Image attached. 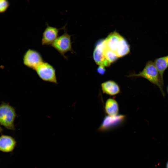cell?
Returning <instances> with one entry per match:
<instances>
[{
	"label": "cell",
	"mask_w": 168,
	"mask_h": 168,
	"mask_svg": "<svg viewBox=\"0 0 168 168\" xmlns=\"http://www.w3.org/2000/svg\"><path fill=\"white\" fill-rule=\"evenodd\" d=\"M166 91H167V94H168V85L167 87Z\"/></svg>",
	"instance_id": "19"
},
{
	"label": "cell",
	"mask_w": 168,
	"mask_h": 168,
	"mask_svg": "<svg viewBox=\"0 0 168 168\" xmlns=\"http://www.w3.org/2000/svg\"><path fill=\"white\" fill-rule=\"evenodd\" d=\"M105 67L102 66H99L97 69V73L101 75H104L106 72V69Z\"/></svg>",
	"instance_id": "17"
},
{
	"label": "cell",
	"mask_w": 168,
	"mask_h": 168,
	"mask_svg": "<svg viewBox=\"0 0 168 168\" xmlns=\"http://www.w3.org/2000/svg\"><path fill=\"white\" fill-rule=\"evenodd\" d=\"M43 61L41 54L34 49H29L23 55L24 64L28 68L34 70Z\"/></svg>",
	"instance_id": "6"
},
{
	"label": "cell",
	"mask_w": 168,
	"mask_h": 168,
	"mask_svg": "<svg viewBox=\"0 0 168 168\" xmlns=\"http://www.w3.org/2000/svg\"><path fill=\"white\" fill-rule=\"evenodd\" d=\"M35 70L39 77L43 81L58 84L56 70L50 63L43 61Z\"/></svg>",
	"instance_id": "4"
},
{
	"label": "cell",
	"mask_w": 168,
	"mask_h": 168,
	"mask_svg": "<svg viewBox=\"0 0 168 168\" xmlns=\"http://www.w3.org/2000/svg\"><path fill=\"white\" fill-rule=\"evenodd\" d=\"M105 110L108 115L115 116L118 114L119 107L118 102L114 99H108L105 102Z\"/></svg>",
	"instance_id": "12"
},
{
	"label": "cell",
	"mask_w": 168,
	"mask_h": 168,
	"mask_svg": "<svg viewBox=\"0 0 168 168\" xmlns=\"http://www.w3.org/2000/svg\"><path fill=\"white\" fill-rule=\"evenodd\" d=\"M16 116L14 108L9 104L2 102L0 105V124L9 130H14Z\"/></svg>",
	"instance_id": "2"
},
{
	"label": "cell",
	"mask_w": 168,
	"mask_h": 168,
	"mask_svg": "<svg viewBox=\"0 0 168 168\" xmlns=\"http://www.w3.org/2000/svg\"><path fill=\"white\" fill-rule=\"evenodd\" d=\"M130 51L129 45L127 40L123 37L115 54L118 58H120L126 55L130 52Z\"/></svg>",
	"instance_id": "14"
},
{
	"label": "cell",
	"mask_w": 168,
	"mask_h": 168,
	"mask_svg": "<svg viewBox=\"0 0 168 168\" xmlns=\"http://www.w3.org/2000/svg\"><path fill=\"white\" fill-rule=\"evenodd\" d=\"M43 33L41 40V44L43 45H51L58 37L59 31L65 28V26L58 28L49 26L48 24Z\"/></svg>",
	"instance_id": "8"
},
{
	"label": "cell",
	"mask_w": 168,
	"mask_h": 168,
	"mask_svg": "<svg viewBox=\"0 0 168 168\" xmlns=\"http://www.w3.org/2000/svg\"><path fill=\"white\" fill-rule=\"evenodd\" d=\"M16 144L15 139L12 137L5 135L0 136V151L10 152L14 149Z\"/></svg>",
	"instance_id": "10"
},
{
	"label": "cell",
	"mask_w": 168,
	"mask_h": 168,
	"mask_svg": "<svg viewBox=\"0 0 168 168\" xmlns=\"http://www.w3.org/2000/svg\"><path fill=\"white\" fill-rule=\"evenodd\" d=\"M104 55L106 60L110 64L119 58L114 52L107 49L106 46L104 49Z\"/></svg>",
	"instance_id": "15"
},
{
	"label": "cell",
	"mask_w": 168,
	"mask_h": 168,
	"mask_svg": "<svg viewBox=\"0 0 168 168\" xmlns=\"http://www.w3.org/2000/svg\"><path fill=\"white\" fill-rule=\"evenodd\" d=\"M154 63L161 79L164 81L163 74L168 68V55L156 58Z\"/></svg>",
	"instance_id": "13"
},
{
	"label": "cell",
	"mask_w": 168,
	"mask_h": 168,
	"mask_svg": "<svg viewBox=\"0 0 168 168\" xmlns=\"http://www.w3.org/2000/svg\"><path fill=\"white\" fill-rule=\"evenodd\" d=\"M63 34L59 36L50 45L62 56L67 58L65 54L68 52L74 53L72 48L71 35L69 34L65 28Z\"/></svg>",
	"instance_id": "3"
},
{
	"label": "cell",
	"mask_w": 168,
	"mask_h": 168,
	"mask_svg": "<svg viewBox=\"0 0 168 168\" xmlns=\"http://www.w3.org/2000/svg\"><path fill=\"white\" fill-rule=\"evenodd\" d=\"M101 87L103 93L110 96L116 95L120 92L119 85L112 80L107 81L102 83Z\"/></svg>",
	"instance_id": "11"
},
{
	"label": "cell",
	"mask_w": 168,
	"mask_h": 168,
	"mask_svg": "<svg viewBox=\"0 0 168 168\" xmlns=\"http://www.w3.org/2000/svg\"><path fill=\"white\" fill-rule=\"evenodd\" d=\"M10 6L8 0H0V13L5 12Z\"/></svg>",
	"instance_id": "16"
},
{
	"label": "cell",
	"mask_w": 168,
	"mask_h": 168,
	"mask_svg": "<svg viewBox=\"0 0 168 168\" xmlns=\"http://www.w3.org/2000/svg\"><path fill=\"white\" fill-rule=\"evenodd\" d=\"M3 130L2 128L0 126V133L2 132Z\"/></svg>",
	"instance_id": "18"
},
{
	"label": "cell",
	"mask_w": 168,
	"mask_h": 168,
	"mask_svg": "<svg viewBox=\"0 0 168 168\" xmlns=\"http://www.w3.org/2000/svg\"><path fill=\"white\" fill-rule=\"evenodd\" d=\"M126 119L124 115L118 114L115 116L107 115L104 118L98 130L105 132L112 130L121 125Z\"/></svg>",
	"instance_id": "5"
},
{
	"label": "cell",
	"mask_w": 168,
	"mask_h": 168,
	"mask_svg": "<svg viewBox=\"0 0 168 168\" xmlns=\"http://www.w3.org/2000/svg\"><path fill=\"white\" fill-rule=\"evenodd\" d=\"M166 166V168H168V161H167V163Z\"/></svg>",
	"instance_id": "20"
},
{
	"label": "cell",
	"mask_w": 168,
	"mask_h": 168,
	"mask_svg": "<svg viewBox=\"0 0 168 168\" xmlns=\"http://www.w3.org/2000/svg\"><path fill=\"white\" fill-rule=\"evenodd\" d=\"M105 45L104 39L97 42L93 50V57L95 63L99 66L108 67L110 64L106 60L104 55V49Z\"/></svg>",
	"instance_id": "7"
},
{
	"label": "cell",
	"mask_w": 168,
	"mask_h": 168,
	"mask_svg": "<svg viewBox=\"0 0 168 168\" xmlns=\"http://www.w3.org/2000/svg\"><path fill=\"white\" fill-rule=\"evenodd\" d=\"M127 77H141L147 79L152 84L157 86L162 96H165L163 90L164 81L161 79L159 72L152 61H148L142 70L138 73L132 74Z\"/></svg>",
	"instance_id": "1"
},
{
	"label": "cell",
	"mask_w": 168,
	"mask_h": 168,
	"mask_svg": "<svg viewBox=\"0 0 168 168\" xmlns=\"http://www.w3.org/2000/svg\"><path fill=\"white\" fill-rule=\"evenodd\" d=\"M123 37L116 31L110 33L104 40L106 47L115 53Z\"/></svg>",
	"instance_id": "9"
}]
</instances>
